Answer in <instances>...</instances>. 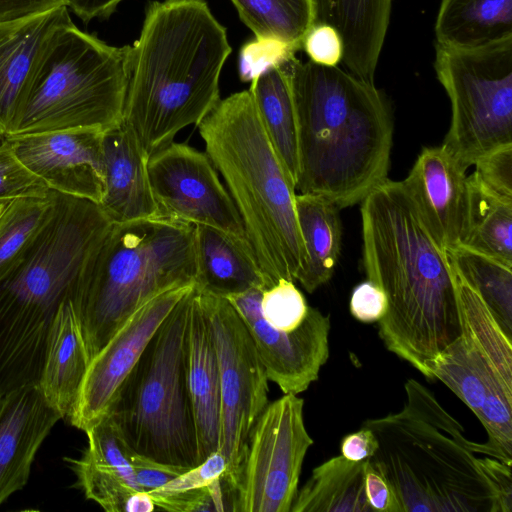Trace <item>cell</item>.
I'll list each match as a JSON object with an SVG mask.
<instances>
[{"label":"cell","mask_w":512,"mask_h":512,"mask_svg":"<svg viewBox=\"0 0 512 512\" xmlns=\"http://www.w3.org/2000/svg\"><path fill=\"white\" fill-rule=\"evenodd\" d=\"M363 265L386 295L378 321L386 348L433 379L439 354L461 334L447 252L435 240L402 181L387 179L361 201Z\"/></svg>","instance_id":"6da1fadb"},{"label":"cell","mask_w":512,"mask_h":512,"mask_svg":"<svg viewBox=\"0 0 512 512\" xmlns=\"http://www.w3.org/2000/svg\"><path fill=\"white\" fill-rule=\"evenodd\" d=\"M396 413L363 422L378 447L368 458L391 486L400 512H510L511 464L464 428L415 379Z\"/></svg>","instance_id":"7a4b0ae2"},{"label":"cell","mask_w":512,"mask_h":512,"mask_svg":"<svg viewBox=\"0 0 512 512\" xmlns=\"http://www.w3.org/2000/svg\"><path fill=\"white\" fill-rule=\"evenodd\" d=\"M281 67L297 121L296 190L339 209L361 202L388 179L393 118L386 96L339 66L294 56Z\"/></svg>","instance_id":"3957f363"},{"label":"cell","mask_w":512,"mask_h":512,"mask_svg":"<svg viewBox=\"0 0 512 512\" xmlns=\"http://www.w3.org/2000/svg\"><path fill=\"white\" fill-rule=\"evenodd\" d=\"M144 16L130 46L122 124L150 157L218 104L232 48L206 0H153Z\"/></svg>","instance_id":"277c9868"},{"label":"cell","mask_w":512,"mask_h":512,"mask_svg":"<svg viewBox=\"0 0 512 512\" xmlns=\"http://www.w3.org/2000/svg\"><path fill=\"white\" fill-rule=\"evenodd\" d=\"M242 219L266 289L297 281L306 253L296 214V189L273 149L249 90L220 99L197 126Z\"/></svg>","instance_id":"5b68a950"},{"label":"cell","mask_w":512,"mask_h":512,"mask_svg":"<svg viewBox=\"0 0 512 512\" xmlns=\"http://www.w3.org/2000/svg\"><path fill=\"white\" fill-rule=\"evenodd\" d=\"M196 275L193 225L161 215L112 223L70 298L90 361L138 307Z\"/></svg>","instance_id":"8992f818"},{"label":"cell","mask_w":512,"mask_h":512,"mask_svg":"<svg viewBox=\"0 0 512 512\" xmlns=\"http://www.w3.org/2000/svg\"><path fill=\"white\" fill-rule=\"evenodd\" d=\"M129 64V45H109L72 21L62 25L40 48L7 135L119 126Z\"/></svg>","instance_id":"52a82bcc"},{"label":"cell","mask_w":512,"mask_h":512,"mask_svg":"<svg viewBox=\"0 0 512 512\" xmlns=\"http://www.w3.org/2000/svg\"><path fill=\"white\" fill-rule=\"evenodd\" d=\"M193 289L160 324L108 411L133 452L183 470L199 464L187 382Z\"/></svg>","instance_id":"ba28073f"},{"label":"cell","mask_w":512,"mask_h":512,"mask_svg":"<svg viewBox=\"0 0 512 512\" xmlns=\"http://www.w3.org/2000/svg\"><path fill=\"white\" fill-rule=\"evenodd\" d=\"M434 69L451 104L441 146L460 165L512 145V38L468 49L435 44Z\"/></svg>","instance_id":"9c48e42d"},{"label":"cell","mask_w":512,"mask_h":512,"mask_svg":"<svg viewBox=\"0 0 512 512\" xmlns=\"http://www.w3.org/2000/svg\"><path fill=\"white\" fill-rule=\"evenodd\" d=\"M461 334L436 358L441 380L477 416L485 430L512 426V338L481 297L456 276Z\"/></svg>","instance_id":"30bf717a"},{"label":"cell","mask_w":512,"mask_h":512,"mask_svg":"<svg viewBox=\"0 0 512 512\" xmlns=\"http://www.w3.org/2000/svg\"><path fill=\"white\" fill-rule=\"evenodd\" d=\"M197 291L217 356L221 401L218 450L227 460L226 481L234 495L251 430L269 403V380L254 341L229 300Z\"/></svg>","instance_id":"8fae6325"},{"label":"cell","mask_w":512,"mask_h":512,"mask_svg":"<svg viewBox=\"0 0 512 512\" xmlns=\"http://www.w3.org/2000/svg\"><path fill=\"white\" fill-rule=\"evenodd\" d=\"M304 400L284 394L255 422L239 470L233 512H290L304 458L313 444Z\"/></svg>","instance_id":"7c38bea8"},{"label":"cell","mask_w":512,"mask_h":512,"mask_svg":"<svg viewBox=\"0 0 512 512\" xmlns=\"http://www.w3.org/2000/svg\"><path fill=\"white\" fill-rule=\"evenodd\" d=\"M147 168L159 215L218 229L252 248L236 206L205 152L173 141L148 158Z\"/></svg>","instance_id":"4fadbf2b"},{"label":"cell","mask_w":512,"mask_h":512,"mask_svg":"<svg viewBox=\"0 0 512 512\" xmlns=\"http://www.w3.org/2000/svg\"><path fill=\"white\" fill-rule=\"evenodd\" d=\"M262 292L252 288L226 299L246 325L268 380L284 394L298 395L318 379L329 358L330 316L310 307L297 329H276L262 315Z\"/></svg>","instance_id":"5bb4252c"},{"label":"cell","mask_w":512,"mask_h":512,"mask_svg":"<svg viewBox=\"0 0 512 512\" xmlns=\"http://www.w3.org/2000/svg\"><path fill=\"white\" fill-rule=\"evenodd\" d=\"M194 285L168 289L143 303L127 318L91 359L70 424L85 431L108 413L149 340Z\"/></svg>","instance_id":"9a60e30c"},{"label":"cell","mask_w":512,"mask_h":512,"mask_svg":"<svg viewBox=\"0 0 512 512\" xmlns=\"http://www.w3.org/2000/svg\"><path fill=\"white\" fill-rule=\"evenodd\" d=\"M103 135L90 128L5 135L19 161L49 188L99 204Z\"/></svg>","instance_id":"2e32d148"},{"label":"cell","mask_w":512,"mask_h":512,"mask_svg":"<svg viewBox=\"0 0 512 512\" xmlns=\"http://www.w3.org/2000/svg\"><path fill=\"white\" fill-rule=\"evenodd\" d=\"M442 146L425 147L402 181L420 216L446 251L461 245L468 213V176Z\"/></svg>","instance_id":"e0dca14e"},{"label":"cell","mask_w":512,"mask_h":512,"mask_svg":"<svg viewBox=\"0 0 512 512\" xmlns=\"http://www.w3.org/2000/svg\"><path fill=\"white\" fill-rule=\"evenodd\" d=\"M60 419L38 383L0 393V506L26 485L38 449Z\"/></svg>","instance_id":"ac0fdd59"},{"label":"cell","mask_w":512,"mask_h":512,"mask_svg":"<svg viewBox=\"0 0 512 512\" xmlns=\"http://www.w3.org/2000/svg\"><path fill=\"white\" fill-rule=\"evenodd\" d=\"M148 156L122 123L103 135V192L99 206L112 223L159 215L148 175Z\"/></svg>","instance_id":"d6986e66"},{"label":"cell","mask_w":512,"mask_h":512,"mask_svg":"<svg viewBox=\"0 0 512 512\" xmlns=\"http://www.w3.org/2000/svg\"><path fill=\"white\" fill-rule=\"evenodd\" d=\"M187 382L201 463L219 448L221 401L217 356L195 286L188 317Z\"/></svg>","instance_id":"ffe728a7"},{"label":"cell","mask_w":512,"mask_h":512,"mask_svg":"<svg viewBox=\"0 0 512 512\" xmlns=\"http://www.w3.org/2000/svg\"><path fill=\"white\" fill-rule=\"evenodd\" d=\"M316 23L333 26L344 44L342 64L374 82L390 24L392 0H314Z\"/></svg>","instance_id":"44dd1931"},{"label":"cell","mask_w":512,"mask_h":512,"mask_svg":"<svg viewBox=\"0 0 512 512\" xmlns=\"http://www.w3.org/2000/svg\"><path fill=\"white\" fill-rule=\"evenodd\" d=\"M72 21L62 5L24 19L0 22V135H7L18 114L31 66L45 41Z\"/></svg>","instance_id":"7402d4cb"},{"label":"cell","mask_w":512,"mask_h":512,"mask_svg":"<svg viewBox=\"0 0 512 512\" xmlns=\"http://www.w3.org/2000/svg\"><path fill=\"white\" fill-rule=\"evenodd\" d=\"M90 357L70 297L60 305L47 341L38 385L46 400L70 422Z\"/></svg>","instance_id":"603a6c76"},{"label":"cell","mask_w":512,"mask_h":512,"mask_svg":"<svg viewBox=\"0 0 512 512\" xmlns=\"http://www.w3.org/2000/svg\"><path fill=\"white\" fill-rule=\"evenodd\" d=\"M197 275L195 287L227 298L252 288L266 289L252 248L218 229L194 226Z\"/></svg>","instance_id":"cb8c5ba5"},{"label":"cell","mask_w":512,"mask_h":512,"mask_svg":"<svg viewBox=\"0 0 512 512\" xmlns=\"http://www.w3.org/2000/svg\"><path fill=\"white\" fill-rule=\"evenodd\" d=\"M436 44L478 48L512 38V0H441Z\"/></svg>","instance_id":"d4e9b609"},{"label":"cell","mask_w":512,"mask_h":512,"mask_svg":"<svg viewBox=\"0 0 512 512\" xmlns=\"http://www.w3.org/2000/svg\"><path fill=\"white\" fill-rule=\"evenodd\" d=\"M297 221L306 253L297 281L312 293L327 283L335 270L341 250L342 226L339 208L309 194H296Z\"/></svg>","instance_id":"484cf974"},{"label":"cell","mask_w":512,"mask_h":512,"mask_svg":"<svg viewBox=\"0 0 512 512\" xmlns=\"http://www.w3.org/2000/svg\"><path fill=\"white\" fill-rule=\"evenodd\" d=\"M363 461L335 456L312 470L298 489L290 512H371L364 488Z\"/></svg>","instance_id":"4316f807"},{"label":"cell","mask_w":512,"mask_h":512,"mask_svg":"<svg viewBox=\"0 0 512 512\" xmlns=\"http://www.w3.org/2000/svg\"><path fill=\"white\" fill-rule=\"evenodd\" d=\"M268 139L295 189L298 177L297 121L287 77L282 69H272L248 89Z\"/></svg>","instance_id":"83f0119b"},{"label":"cell","mask_w":512,"mask_h":512,"mask_svg":"<svg viewBox=\"0 0 512 512\" xmlns=\"http://www.w3.org/2000/svg\"><path fill=\"white\" fill-rule=\"evenodd\" d=\"M512 267V203L481 189L468 176V213L461 245Z\"/></svg>","instance_id":"f1b7e54d"},{"label":"cell","mask_w":512,"mask_h":512,"mask_svg":"<svg viewBox=\"0 0 512 512\" xmlns=\"http://www.w3.org/2000/svg\"><path fill=\"white\" fill-rule=\"evenodd\" d=\"M454 271L481 297L512 337V267L458 246L446 251Z\"/></svg>","instance_id":"f546056e"},{"label":"cell","mask_w":512,"mask_h":512,"mask_svg":"<svg viewBox=\"0 0 512 512\" xmlns=\"http://www.w3.org/2000/svg\"><path fill=\"white\" fill-rule=\"evenodd\" d=\"M256 38H276L302 49L316 23L314 0H231Z\"/></svg>","instance_id":"4dcf8cb0"},{"label":"cell","mask_w":512,"mask_h":512,"mask_svg":"<svg viewBox=\"0 0 512 512\" xmlns=\"http://www.w3.org/2000/svg\"><path fill=\"white\" fill-rule=\"evenodd\" d=\"M52 197H21L6 203L0 214V282L25 258L47 223Z\"/></svg>","instance_id":"1f68e13d"},{"label":"cell","mask_w":512,"mask_h":512,"mask_svg":"<svg viewBox=\"0 0 512 512\" xmlns=\"http://www.w3.org/2000/svg\"><path fill=\"white\" fill-rule=\"evenodd\" d=\"M77 476L78 486L87 499L93 500L107 512H124L131 488L116 472L86 456L66 459Z\"/></svg>","instance_id":"d6a6232c"},{"label":"cell","mask_w":512,"mask_h":512,"mask_svg":"<svg viewBox=\"0 0 512 512\" xmlns=\"http://www.w3.org/2000/svg\"><path fill=\"white\" fill-rule=\"evenodd\" d=\"M88 447L84 456L116 472L131 488L140 491L136 485L130 449L112 417L107 413L84 431Z\"/></svg>","instance_id":"836d02e7"},{"label":"cell","mask_w":512,"mask_h":512,"mask_svg":"<svg viewBox=\"0 0 512 512\" xmlns=\"http://www.w3.org/2000/svg\"><path fill=\"white\" fill-rule=\"evenodd\" d=\"M156 507L171 512L233 511V492L225 477L197 489L149 492Z\"/></svg>","instance_id":"e575fe53"},{"label":"cell","mask_w":512,"mask_h":512,"mask_svg":"<svg viewBox=\"0 0 512 512\" xmlns=\"http://www.w3.org/2000/svg\"><path fill=\"white\" fill-rule=\"evenodd\" d=\"M309 308L304 295L292 280L280 279L262 292V315L276 329H297L307 317Z\"/></svg>","instance_id":"d590c367"},{"label":"cell","mask_w":512,"mask_h":512,"mask_svg":"<svg viewBox=\"0 0 512 512\" xmlns=\"http://www.w3.org/2000/svg\"><path fill=\"white\" fill-rule=\"evenodd\" d=\"M299 49L276 38H254L242 45L238 72L242 82H252L262 74L280 67L293 58Z\"/></svg>","instance_id":"8d00e7d4"},{"label":"cell","mask_w":512,"mask_h":512,"mask_svg":"<svg viewBox=\"0 0 512 512\" xmlns=\"http://www.w3.org/2000/svg\"><path fill=\"white\" fill-rule=\"evenodd\" d=\"M47 185L16 157L5 136H0V203L21 197H46Z\"/></svg>","instance_id":"74e56055"},{"label":"cell","mask_w":512,"mask_h":512,"mask_svg":"<svg viewBox=\"0 0 512 512\" xmlns=\"http://www.w3.org/2000/svg\"><path fill=\"white\" fill-rule=\"evenodd\" d=\"M471 176L487 193L512 203V145L498 148L475 162Z\"/></svg>","instance_id":"f35d334b"},{"label":"cell","mask_w":512,"mask_h":512,"mask_svg":"<svg viewBox=\"0 0 512 512\" xmlns=\"http://www.w3.org/2000/svg\"><path fill=\"white\" fill-rule=\"evenodd\" d=\"M302 49L309 61L325 67H336L343 59L344 44L339 32L326 23H315L306 34Z\"/></svg>","instance_id":"ab89813d"},{"label":"cell","mask_w":512,"mask_h":512,"mask_svg":"<svg viewBox=\"0 0 512 512\" xmlns=\"http://www.w3.org/2000/svg\"><path fill=\"white\" fill-rule=\"evenodd\" d=\"M227 460L220 450H216L198 465L182 472L160 488L164 491H185L206 487L226 477Z\"/></svg>","instance_id":"60d3db41"},{"label":"cell","mask_w":512,"mask_h":512,"mask_svg":"<svg viewBox=\"0 0 512 512\" xmlns=\"http://www.w3.org/2000/svg\"><path fill=\"white\" fill-rule=\"evenodd\" d=\"M352 316L364 323L378 322L386 314L388 303L383 290L367 280L357 285L350 297Z\"/></svg>","instance_id":"b9f144b4"},{"label":"cell","mask_w":512,"mask_h":512,"mask_svg":"<svg viewBox=\"0 0 512 512\" xmlns=\"http://www.w3.org/2000/svg\"><path fill=\"white\" fill-rule=\"evenodd\" d=\"M131 462L138 489L147 493L160 489L179 474L186 471L159 463L135 452L132 453Z\"/></svg>","instance_id":"7bdbcfd3"},{"label":"cell","mask_w":512,"mask_h":512,"mask_svg":"<svg viewBox=\"0 0 512 512\" xmlns=\"http://www.w3.org/2000/svg\"><path fill=\"white\" fill-rule=\"evenodd\" d=\"M364 488L372 511L400 512L399 503L391 486L368 459L365 460L364 466Z\"/></svg>","instance_id":"ee69618b"},{"label":"cell","mask_w":512,"mask_h":512,"mask_svg":"<svg viewBox=\"0 0 512 512\" xmlns=\"http://www.w3.org/2000/svg\"><path fill=\"white\" fill-rule=\"evenodd\" d=\"M65 5V0H0V22L28 18Z\"/></svg>","instance_id":"f6af8a7d"},{"label":"cell","mask_w":512,"mask_h":512,"mask_svg":"<svg viewBox=\"0 0 512 512\" xmlns=\"http://www.w3.org/2000/svg\"><path fill=\"white\" fill-rule=\"evenodd\" d=\"M378 442L374 434L365 427L346 435L340 444L343 457L351 461H363L370 458L376 451Z\"/></svg>","instance_id":"bcb514c9"},{"label":"cell","mask_w":512,"mask_h":512,"mask_svg":"<svg viewBox=\"0 0 512 512\" xmlns=\"http://www.w3.org/2000/svg\"><path fill=\"white\" fill-rule=\"evenodd\" d=\"M123 0H65L70 8L82 21L105 19L110 17Z\"/></svg>","instance_id":"7dc6e473"},{"label":"cell","mask_w":512,"mask_h":512,"mask_svg":"<svg viewBox=\"0 0 512 512\" xmlns=\"http://www.w3.org/2000/svg\"><path fill=\"white\" fill-rule=\"evenodd\" d=\"M155 504L149 493L134 491L128 498L125 505V512H152Z\"/></svg>","instance_id":"c3c4849f"},{"label":"cell","mask_w":512,"mask_h":512,"mask_svg":"<svg viewBox=\"0 0 512 512\" xmlns=\"http://www.w3.org/2000/svg\"><path fill=\"white\" fill-rule=\"evenodd\" d=\"M6 203H0V214L2 213Z\"/></svg>","instance_id":"681fc988"},{"label":"cell","mask_w":512,"mask_h":512,"mask_svg":"<svg viewBox=\"0 0 512 512\" xmlns=\"http://www.w3.org/2000/svg\"><path fill=\"white\" fill-rule=\"evenodd\" d=\"M0 136H2V135H0Z\"/></svg>","instance_id":"f907efd6"}]
</instances>
